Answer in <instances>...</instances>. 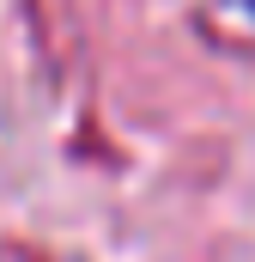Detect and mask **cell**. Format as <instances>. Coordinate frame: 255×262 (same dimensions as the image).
I'll use <instances>...</instances> for the list:
<instances>
[{
  "label": "cell",
  "mask_w": 255,
  "mask_h": 262,
  "mask_svg": "<svg viewBox=\"0 0 255 262\" xmlns=\"http://www.w3.org/2000/svg\"><path fill=\"white\" fill-rule=\"evenodd\" d=\"M0 262H37V256H24V250H6V244H0Z\"/></svg>",
  "instance_id": "obj_1"
}]
</instances>
